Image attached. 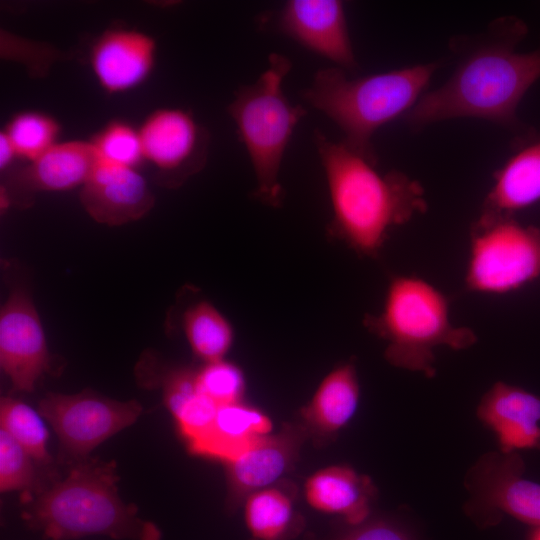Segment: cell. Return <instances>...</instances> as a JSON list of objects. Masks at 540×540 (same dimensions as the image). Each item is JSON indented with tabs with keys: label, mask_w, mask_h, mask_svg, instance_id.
Returning a JSON list of instances; mask_svg holds the SVG:
<instances>
[{
	"label": "cell",
	"mask_w": 540,
	"mask_h": 540,
	"mask_svg": "<svg viewBox=\"0 0 540 540\" xmlns=\"http://www.w3.org/2000/svg\"><path fill=\"white\" fill-rule=\"evenodd\" d=\"M314 140L332 208L330 231L358 254L377 255L393 228L426 212L418 181L399 171L379 172L376 161L320 131Z\"/></svg>",
	"instance_id": "7a4b0ae2"
},
{
	"label": "cell",
	"mask_w": 540,
	"mask_h": 540,
	"mask_svg": "<svg viewBox=\"0 0 540 540\" xmlns=\"http://www.w3.org/2000/svg\"><path fill=\"white\" fill-rule=\"evenodd\" d=\"M244 519L253 540H284L295 520L292 500L276 487L257 490L246 497Z\"/></svg>",
	"instance_id": "603a6c76"
},
{
	"label": "cell",
	"mask_w": 540,
	"mask_h": 540,
	"mask_svg": "<svg viewBox=\"0 0 540 540\" xmlns=\"http://www.w3.org/2000/svg\"><path fill=\"white\" fill-rule=\"evenodd\" d=\"M540 277V227L481 212L470 230L467 290L505 294Z\"/></svg>",
	"instance_id": "52a82bcc"
},
{
	"label": "cell",
	"mask_w": 540,
	"mask_h": 540,
	"mask_svg": "<svg viewBox=\"0 0 540 540\" xmlns=\"http://www.w3.org/2000/svg\"><path fill=\"white\" fill-rule=\"evenodd\" d=\"M142 407L135 400L117 401L91 392L48 393L38 412L53 427L62 453L82 461L100 443L133 424Z\"/></svg>",
	"instance_id": "9c48e42d"
},
{
	"label": "cell",
	"mask_w": 540,
	"mask_h": 540,
	"mask_svg": "<svg viewBox=\"0 0 540 540\" xmlns=\"http://www.w3.org/2000/svg\"><path fill=\"white\" fill-rule=\"evenodd\" d=\"M338 540H413L400 526L385 520L366 521Z\"/></svg>",
	"instance_id": "f546056e"
},
{
	"label": "cell",
	"mask_w": 540,
	"mask_h": 540,
	"mask_svg": "<svg viewBox=\"0 0 540 540\" xmlns=\"http://www.w3.org/2000/svg\"><path fill=\"white\" fill-rule=\"evenodd\" d=\"M527 540H540V526L533 527L527 537Z\"/></svg>",
	"instance_id": "1f68e13d"
},
{
	"label": "cell",
	"mask_w": 540,
	"mask_h": 540,
	"mask_svg": "<svg viewBox=\"0 0 540 540\" xmlns=\"http://www.w3.org/2000/svg\"><path fill=\"white\" fill-rule=\"evenodd\" d=\"M80 200L91 218L109 226L136 221L154 205L145 178L135 168L101 161L82 186Z\"/></svg>",
	"instance_id": "4fadbf2b"
},
{
	"label": "cell",
	"mask_w": 540,
	"mask_h": 540,
	"mask_svg": "<svg viewBox=\"0 0 540 540\" xmlns=\"http://www.w3.org/2000/svg\"><path fill=\"white\" fill-rule=\"evenodd\" d=\"M476 414L495 434L500 452L540 449V396L496 382L482 396Z\"/></svg>",
	"instance_id": "5bb4252c"
},
{
	"label": "cell",
	"mask_w": 540,
	"mask_h": 540,
	"mask_svg": "<svg viewBox=\"0 0 540 540\" xmlns=\"http://www.w3.org/2000/svg\"><path fill=\"white\" fill-rule=\"evenodd\" d=\"M304 495L313 509L339 515L353 527L369 517L376 488L368 476L349 466L334 465L308 477Z\"/></svg>",
	"instance_id": "ac0fdd59"
},
{
	"label": "cell",
	"mask_w": 540,
	"mask_h": 540,
	"mask_svg": "<svg viewBox=\"0 0 540 540\" xmlns=\"http://www.w3.org/2000/svg\"><path fill=\"white\" fill-rule=\"evenodd\" d=\"M34 460L5 430L0 429V490L30 493L37 484Z\"/></svg>",
	"instance_id": "83f0119b"
},
{
	"label": "cell",
	"mask_w": 540,
	"mask_h": 540,
	"mask_svg": "<svg viewBox=\"0 0 540 540\" xmlns=\"http://www.w3.org/2000/svg\"><path fill=\"white\" fill-rule=\"evenodd\" d=\"M156 54L155 41L131 29L105 31L91 49V67L102 88L110 93L131 90L150 75Z\"/></svg>",
	"instance_id": "9a60e30c"
},
{
	"label": "cell",
	"mask_w": 540,
	"mask_h": 540,
	"mask_svg": "<svg viewBox=\"0 0 540 540\" xmlns=\"http://www.w3.org/2000/svg\"><path fill=\"white\" fill-rule=\"evenodd\" d=\"M17 156L15 148L7 134L2 131L0 133V168H7Z\"/></svg>",
	"instance_id": "4dcf8cb0"
},
{
	"label": "cell",
	"mask_w": 540,
	"mask_h": 540,
	"mask_svg": "<svg viewBox=\"0 0 540 540\" xmlns=\"http://www.w3.org/2000/svg\"><path fill=\"white\" fill-rule=\"evenodd\" d=\"M139 132L144 159L176 181L205 164L209 135L189 111L159 109L147 117Z\"/></svg>",
	"instance_id": "8fae6325"
},
{
	"label": "cell",
	"mask_w": 540,
	"mask_h": 540,
	"mask_svg": "<svg viewBox=\"0 0 540 540\" xmlns=\"http://www.w3.org/2000/svg\"><path fill=\"white\" fill-rule=\"evenodd\" d=\"M524 472L517 452L482 455L465 477L471 496L466 512L484 526L496 524L502 513L540 526V484L524 478Z\"/></svg>",
	"instance_id": "ba28073f"
},
{
	"label": "cell",
	"mask_w": 540,
	"mask_h": 540,
	"mask_svg": "<svg viewBox=\"0 0 540 540\" xmlns=\"http://www.w3.org/2000/svg\"><path fill=\"white\" fill-rule=\"evenodd\" d=\"M99 162L91 142L56 143L21 171L17 179L27 190H70L83 186Z\"/></svg>",
	"instance_id": "ffe728a7"
},
{
	"label": "cell",
	"mask_w": 540,
	"mask_h": 540,
	"mask_svg": "<svg viewBox=\"0 0 540 540\" xmlns=\"http://www.w3.org/2000/svg\"><path fill=\"white\" fill-rule=\"evenodd\" d=\"M277 26L284 35L337 67H357L342 1L289 0L278 14Z\"/></svg>",
	"instance_id": "7c38bea8"
},
{
	"label": "cell",
	"mask_w": 540,
	"mask_h": 540,
	"mask_svg": "<svg viewBox=\"0 0 540 540\" xmlns=\"http://www.w3.org/2000/svg\"><path fill=\"white\" fill-rule=\"evenodd\" d=\"M1 429L16 440L34 459L48 463V432L40 413L21 400L3 397L0 402Z\"/></svg>",
	"instance_id": "cb8c5ba5"
},
{
	"label": "cell",
	"mask_w": 540,
	"mask_h": 540,
	"mask_svg": "<svg viewBox=\"0 0 540 540\" xmlns=\"http://www.w3.org/2000/svg\"><path fill=\"white\" fill-rule=\"evenodd\" d=\"M526 23L502 16L475 35L453 37L449 47L458 60L447 81L424 93L404 116L419 131L428 125L457 118L493 122L516 132L531 128L518 118L517 109L540 78V50L519 52L527 36Z\"/></svg>",
	"instance_id": "6da1fadb"
},
{
	"label": "cell",
	"mask_w": 540,
	"mask_h": 540,
	"mask_svg": "<svg viewBox=\"0 0 540 540\" xmlns=\"http://www.w3.org/2000/svg\"><path fill=\"white\" fill-rule=\"evenodd\" d=\"M113 462L82 460L63 480L45 490L24 511L28 526L51 540L92 535L160 540L157 526L137 516L118 495Z\"/></svg>",
	"instance_id": "3957f363"
},
{
	"label": "cell",
	"mask_w": 540,
	"mask_h": 540,
	"mask_svg": "<svg viewBox=\"0 0 540 540\" xmlns=\"http://www.w3.org/2000/svg\"><path fill=\"white\" fill-rule=\"evenodd\" d=\"M360 386L355 366L344 363L320 382L303 417L316 431L333 434L342 429L357 411Z\"/></svg>",
	"instance_id": "44dd1931"
},
{
	"label": "cell",
	"mask_w": 540,
	"mask_h": 540,
	"mask_svg": "<svg viewBox=\"0 0 540 540\" xmlns=\"http://www.w3.org/2000/svg\"><path fill=\"white\" fill-rule=\"evenodd\" d=\"M4 132L18 157L36 160L56 143L60 127L50 116L39 112H23L14 116Z\"/></svg>",
	"instance_id": "d4e9b609"
},
{
	"label": "cell",
	"mask_w": 540,
	"mask_h": 540,
	"mask_svg": "<svg viewBox=\"0 0 540 540\" xmlns=\"http://www.w3.org/2000/svg\"><path fill=\"white\" fill-rule=\"evenodd\" d=\"M182 327L192 352L205 363L224 359L234 341L232 324L208 301L189 306Z\"/></svg>",
	"instance_id": "7402d4cb"
},
{
	"label": "cell",
	"mask_w": 540,
	"mask_h": 540,
	"mask_svg": "<svg viewBox=\"0 0 540 540\" xmlns=\"http://www.w3.org/2000/svg\"><path fill=\"white\" fill-rule=\"evenodd\" d=\"M514 140L512 154L494 174L483 213L514 216L540 201V133L530 129Z\"/></svg>",
	"instance_id": "2e32d148"
},
{
	"label": "cell",
	"mask_w": 540,
	"mask_h": 540,
	"mask_svg": "<svg viewBox=\"0 0 540 540\" xmlns=\"http://www.w3.org/2000/svg\"><path fill=\"white\" fill-rule=\"evenodd\" d=\"M437 68L432 62L357 78L339 67L321 69L302 96L339 126L347 146L376 161L372 136L410 111Z\"/></svg>",
	"instance_id": "277c9868"
},
{
	"label": "cell",
	"mask_w": 540,
	"mask_h": 540,
	"mask_svg": "<svg viewBox=\"0 0 540 540\" xmlns=\"http://www.w3.org/2000/svg\"><path fill=\"white\" fill-rule=\"evenodd\" d=\"M218 407L213 400L198 390L172 414L187 445L195 442L208 431Z\"/></svg>",
	"instance_id": "f1b7e54d"
},
{
	"label": "cell",
	"mask_w": 540,
	"mask_h": 540,
	"mask_svg": "<svg viewBox=\"0 0 540 540\" xmlns=\"http://www.w3.org/2000/svg\"><path fill=\"white\" fill-rule=\"evenodd\" d=\"M196 382L199 391L218 406L241 402L246 388L241 369L224 359L205 363L196 371Z\"/></svg>",
	"instance_id": "4316f807"
},
{
	"label": "cell",
	"mask_w": 540,
	"mask_h": 540,
	"mask_svg": "<svg viewBox=\"0 0 540 540\" xmlns=\"http://www.w3.org/2000/svg\"><path fill=\"white\" fill-rule=\"evenodd\" d=\"M91 143L104 163L135 168L144 159L139 130L124 122L108 124Z\"/></svg>",
	"instance_id": "484cf974"
},
{
	"label": "cell",
	"mask_w": 540,
	"mask_h": 540,
	"mask_svg": "<svg viewBox=\"0 0 540 540\" xmlns=\"http://www.w3.org/2000/svg\"><path fill=\"white\" fill-rule=\"evenodd\" d=\"M364 326L387 343L384 354L390 364L428 378L436 374L437 347L463 350L477 342L472 329L452 323L446 295L417 276L393 277L381 311L366 315Z\"/></svg>",
	"instance_id": "5b68a950"
},
{
	"label": "cell",
	"mask_w": 540,
	"mask_h": 540,
	"mask_svg": "<svg viewBox=\"0 0 540 540\" xmlns=\"http://www.w3.org/2000/svg\"><path fill=\"white\" fill-rule=\"evenodd\" d=\"M291 67L286 56L271 54L266 70L253 84L241 86L228 107L254 170V195L274 207L281 204L283 197L279 174L285 150L296 125L306 114L282 90Z\"/></svg>",
	"instance_id": "8992f818"
},
{
	"label": "cell",
	"mask_w": 540,
	"mask_h": 540,
	"mask_svg": "<svg viewBox=\"0 0 540 540\" xmlns=\"http://www.w3.org/2000/svg\"><path fill=\"white\" fill-rule=\"evenodd\" d=\"M272 427L271 419L255 407L242 402L222 405L208 431L187 446L192 454L227 464L245 453L258 439L269 435Z\"/></svg>",
	"instance_id": "d6986e66"
},
{
	"label": "cell",
	"mask_w": 540,
	"mask_h": 540,
	"mask_svg": "<svg viewBox=\"0 0 540 540\" xmlns=\"http://www.w3.org/2000/svg\"><path fill=\"white\" fill-rule=\"evenodd\" d=\"M304 429L285 427L258 439L245 453L227 463L230 495L234 499L267 488L296 460Z\"/></svg>",
	"instance_id": "e0dca14e"
},
{
	"label": "cell",
	"mask_w": 540,
	"mask_h": 540,
	"mask_svg": "<svg viewBox=\"0 0 540 540\" xmlns=\"http://www.w3.org/2000/svg\"><path fill=\"white\" fill-rule=\"evenodd\" d=\"M50 363L38 311L23 290L13 291L0 310V366L18 391H33Z\"/></svg>",
	"instance_id": "30bf717a"
}]
</instances>
